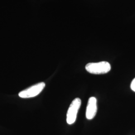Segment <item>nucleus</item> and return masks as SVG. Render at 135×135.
<instances>
[{
  "label": "nucleus",
  "instance_id": "1",
  "mask_svg": "<svg viewBox=\"0 0 135 135\" xmlns=\"http://www.w3.org/2000/svg\"><path fill=\"white\" fill-rule=\"evenodd\" d=\"M85 68L87 72L95 75L106 74L111 70V69L110 63L106 61L88 63Z\"/></svg>",
  "mask_w": 135,
  "mask_h": 135
},
{
  "label": "nucleus",
  "instance_id": "2",
  "mask_svg": "<svg viewBox=\"0 0 135 135\" xmlns=\"http://www.w3.org/2000/svg\"><path fill=\"white\" fill-rule=\"evenodd\" d=\"M81 105V100L75 98L70 104L67 113V122L69 125L74 124L77 118L78 112Z\"/></svg>",
  "mask_w": 135,
  "mask_h": 135
},
{
  "label": "nucleus",
  "instance_id": "3",
  "mask_svg": "<svg viewBox=\"0 0 135 135\" xmlns=\"http://www.w3.org/2000/svg\"><path fill=\"white\" fill-rule=\"evenodd\" d=\"M45 87V83H39L20 92L19 96L22 98H30L37 96L43 90Z\"/></svg>",
  "mask_w": 135,
  "mask_h": 135
},
{
  "label": "nucleus",
  "instance_id": "4",
  "mask_svg": "<svg viewBox=\"0 0 135 135\" xmlns=\"http://www.w3.org/2000/svg\"><path fill=\"white\" fill-rule=\"evenodd\" d=\"M97 112V101L96 98L92 97L89 98L87 104L86 116L87 119L92 120L96 115Z\"/></svg>",
  "mask_w": 135,
  "mask_h": 135
},
{
  "label": "nucleus",
  "instance_id": "5",
  "mask_svg": "<svg viewBox=\"0 0 135 135\" xmlns=\"http://www.w3.org/2000/svg\"><path fill=\"white\" fill-rule=\"evenodd\" d=\"M131 88L133 91L135 92V78L131 84Z\"/></svg>",
  "mask_w": 135,
  "mask_h": 135
}]
</instances>
